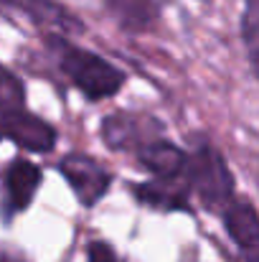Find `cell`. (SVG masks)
<instances>
[{"mask_svg":"<svg viewBox=\"0 0 259 262\" xmlns=\"http://www.w3.org/2000/svg\"><path fill=\"white\" fill-rule=\"evenodd\" d=\"M137 161L155 178H163V181L185 178V171H188V153H183L173 143H166L163 138L150 143V145H145L137 153Z\"/></svg>","mask_w":259,"mask_h":262,"instance_id":"ba28073f","label":"cell"},{"mask_svg":"<svg viewBox=\"0 0 259 262\" xmlns=\"http://www.w3.org/2000/svg\"><path fill=\"white\" fill-rule=\"evenodd\" d=\"M86 262H122V260L114 255V250H112L107 242L94 239V242H89V247H86Z\"/></svg>","mask_w":259,"mask_h":262,"instance_id":"5bb4252c","label":"cell"},{"mask_svg":"<svg viewBox=\"0 0 259 262\" xmlns=\"http://www.w3.org/2000/svg\"><path fill=\"white\" fill-rule=\"evenodd\" d=\"M0 130H3V138L13 140L18 148H23L28 153H49L56 145V130L43 117L33 115L31 110L3 122Z\"/></svg>","mask_w":259,"mask_h":262,"instance_id":"52a82bcc","label":"cell"},{"mask_svg":"<svg viewBox=\"0 0 259 262\" xmlns=\"http://www.w3.org/2000/svg\"><path fill=\"white\" fill-rule=\"evenodd\" d=\"M26 87L23 82L0 64V125L26 112Z\"/></svg>","mask_w":259,"mask_h":262,"instance_id":"7c38bea8","label":"cell"},{"mask_svg":"<svg viewBox=\"0 0 259 262\" xmlns=\"http://www.w3.org/2000/svg\"><path fill=\"white\" fill-rule=\"evenodd\" d=\"M41 181H43V171L28 158H15L5 168V176H3V216L8 222L33 204V196H36Z\"/></svg>","mask_w":259,"mask_h":262,"instance_id":"5b68a950","label":"cell"},{"mask_svg":"<svg viewBox=\"0 0 259 262\" xmlns=\"http://www.w3.org/2000/svg\"><path fill=\"white\" fill-rule=\"evenodd\" d=\"M185 181L198 193L201 204L211 211L226 209V204L234 199L231 171H229L224 156L208 143H198L196 150L188 156Z\"/></svg>","mask_w":259,"mask_h":262,"instance_id":"7a4b0ae2","label":"cell"},{"mask_svg":"<svg viewBox=\"0 0 259 262\" xmlns=\"http://www.w3.org/2000/svg\"><path fill=\"white\" fill-rule=\"evenodd\" d=\"M0 262H26V260H20L18 255H10V252L0 250Z\"/></svg>","mask_w":259,"mask_h":262,"instance_id":"9a60e30c","label":"cell"},{"mask_svg":"<svg viewBox=\"0 0 259 262\" xmlns=\"http://www.w3.org/2000/svg\"><path fill=\"white\" fill-rule=\"evenodd\" d=\"M59 173L72 186L77 201L82 206H94L109 188L112 176L107 173L94 158L84 153H69L59 161Z\"/></svg>","mask_w":259,"mask_h":262,"instance_id":"277c9868","label":"cell"},{"mask_svg":"<svg viewBox=\"0 0 259 262\" xmlns=\"http://www.w3.org/2000/svg\"><path fill=\"white\" fill-rule=\"evenodd\" d=\"M3 3L26 13L41 28H49V31H56V33L82 31V23L56 0H3Z\"/></svg>","mask_w":259,"mask_h":262,"instance_id":"30bf717a","label":"cell"},{"mask_svg":"<svg viewBox=\"0 0 259 262\" xmlns=\"http://www.w3.org/2000/svg\"><path fill=\"white\" fill-rule=\"evenodd\" d=\"M132 193L140 204H148V206L160 209V211H178V209L188 211L185 188H178L175 181L155 178L148 183H137V186H132Z\"/></svg>","mask_w":259,"mask_h":262,"instance_id":"8fae6325","label":"cell"},{"mask_svg":"<svg viewBox=\"0 0 259 262\" xmlns=\"http://www.w3.org/2000/svg\"><path fill=\"white\" fill-rule=\"evenodd\" d=\"M224 227L247 262H259V214L249 201L231 199L224 209Z\"/></svg>","mask_w":259,"mask_h":262,"instance_id":"8992f818","label":"cell"},{"mask_svg":"<svg viewBox=\"0 0 259 262\" xmlns=\"http://www.w3.org/2000/svg\"><path fill=\"white\" fill-rule=\"evenodd\" d=\"M117 26L127 33H143L155 26L166 0H104Z\"/></svg>","mask_w":259,"mask_h":262,"instance_id":"9c48e42d","label":"cell"},{"mask_svg":"<svg viewBox=\"0 0 259 262\" xmlns=\"http://www.w3.org/2000/svg\"><path fill=\"white\" fill-rule=\"evenodd\" d=\"M242 38L247 46L249 67L259 79V0H244V13H242Z\"/></svg>","mask_w":259,"mask_h":262,"instance_id":"4fadbf2b","label":"cell"},{"mask_svg":"<svg viewBox=\"0 0 259 262\" xmlns=\"http://www.w3.org/2000/svg\"><path fill=\"white\" fill-rule=\"evenodd\" d=\"M46 46L54 54L59 69L66 74V79L91 102L112 97L125 84V74L120 69H114L107 59L72 43L64 33L49 31L46 33Z\"/></svg>","mask_w":259,"mask_h":262,"instance_id":"6da1fadb","label":"cell"},{"mask_svg":"<svg viewBox=\"0 0 259 262\" xmlns=\"http://www.w3.org/2000/svg\"><path fill=\"white\" fill-rule=\"evenodd\" d=\"M0 138H3V130H0Z\"/></svg>","mask_w":259,"mask_h":262,"instance_id":"2e32d148","label":"cell"},{"mask_svg":"<svg viewBox=\"0 0 259 262\" xmlns=\"http://www.w3.org/2000/svg\"><path fill=\"white\" fill-rule=\"evenodd\" d=\"M163 122L143 112H112L102 120V140L112 150L140 153L145 145L163 138Z\"/></svg>","mask_w":259,"mask_h":262,"instance_id":"3957f363","label":"cell"}]
</instances>
